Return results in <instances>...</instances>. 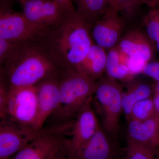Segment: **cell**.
Returning a JSON list of instances; mask_svg holds the SVG:
<instances>
[{"instance_id":"obj_1","label":"cell","mask_w":159,"mask_h":159,"mask_svg":"<svg viewBox=\"0 0 159 159\" xmlns=\"http://www.w3.org/2000/svg\"><path fill=\"white\" fill-rule=\"evenodd\" d=\"M38 41L61 71H77L94 43L90 27L76 11Z\"/></svg>"},{"instance_id":"obj_2","label":"cell","mask_w":159,"mask_h":159,"mask_svg":"<svg viewBox=\"0 0 159 159\" xmlns=\"http://www.w3.org/2000/svg\"><path fill=\"white\" fill-rule=\"evenodd\" d=\"M2 68L9 90L34 86L60 73L38 41L17 43Z\"/></svg>"},{"instance_id":"obj_3","label":"cell","mask_w":159,"mask_h":159,"mask_svg":"<svg viewBox=\"0 0 159 159\" xmlns=\"http://www.w3.org/2000/svg\"><path fill=\"white\" fill-rule=\"evenodd\" d=\"M96 84L97 81L78 71H61L59 103L45 127H60L74 122L82 107L93 97Z\"/></svg>"},{"instance_id":"obj_4","label":"cell","mask_w":159,"mask_h":159,"mask_svg":"<svg viewBox=\"0 0 159 159\" xmlns=\"http://www.w3.org/2000/svg\"><path fill=\"white\" fill-rule=\"evenodd\" d=\"M123 93L117 80L107 74L97 81L93 96L101 116L102 128L113 138H116L119 133Z\"/></svg>"},{"instance_id":"obj_5","label":"cell","mask_w":159,"mask_h":159,"mask_svg":"<svg viewBox=\"0 0 159 159\" xmlns=\"http://www.w3.org/2000/svg\"><path fill=\"white\" fill-rule=\"evenodd\" d=\"M49 29L32 24L8 2L0 1V39L13 43L38 41Z\"/></svg>"},{"instance_id":"obj_6","label":"cell","mask_w":159,"mask_h":159,"mask_svg":"<svg viewBox=\"0 0 159 159\" xmlns=\"http://www.w3.org/2000/svg\"><path fill=\"white\" fill-rule=\"evenodd\" d=\"M36 86L22 87L9 89L6 116L22 126L33 128L37 117Z\"/></svg>"},{"instance_id":"obj_7","label":"cell","mask_w":159,"mask_h":159,"mask_svg":"<svg viewBox=\"0 0 159 159\" xmlns=\"http://www.w3.org/2000/svg\"><path fill=\"white\" fill-rule=\"evenodd\" d=\"M44 131L9 159H50L65 144V127H44Z\"/></svg>"},{"instance_id":"obj_8","label":"cell","mask_w":159,"mask_h":159,"mask_svg":"<svg viewBox=\"0 0 159 159\" xmlns=\"http://www.w3.org/2000/svg\"><path fill=\"white\" fill-rule=\"evenodd\" d=\"M20 125L7 116L0 120V159H9L18 151L43 133Z\"/></svg>"},{"instance_id":"obj_9","label":"cell","mask_w":159,"mask_h":159,"mask_svg":"<svg viewBox=\"0 0 159 159\" xmlns=\"http://www.w3.org/2000/svg\"><path fill=\"white\" fill-rule=\"evenodd\" d=\"M23 14L29 21L51 29L59 25L67 14L56 0H18Z\"/></svg>"},{"instance_id":"obj_10","label":"cell","mask_w":159,"mask_h":159,"mask_svg":"<svg viewBox=\"0 0 159 159\" xmlns=\"http://www.w3.org/2000/svg\"><path fill=\"white\" fill-rule=\"evenodd\" d=\"M126 21L117 11L109 9L91 27L93 41L105 50L116 47L124 33Z\"/></svg>"},{"instance_id":"obj_11","label":"cell","mask_w":159,"mask_h":159,"mask_svg":"<svg viewBox=\"0 0 159 159\" xmlns=\"http://www.w3.org/2000/svg\"><path fill=\"white\" fill-rule=\"evenodd\" d=\"M59 74L43 80L35 85L38 111L33 128L41 130L57 109L60 99Z\"/></svg>"},{"instance_id":"obj_12","label":"cell","mask_w":159,"mask_h":159,"mask_svg":"<svg viewBox=\"0 0 159 159\" xmlns=\"http://www.w3.org/2000/svg\"><path fill=\"white\" fill-rule=\"evenodd\" d=\"M93 97L79 111L73 122L69 147L74 158L75 155L93 137L99 125L92 107Z\"/></svg>"},{"instance_id":"obj_13","label":"cell","mask_w":159,"mask_h":159,"mask_svg":"<svg viewBox=\"0 0 159 159\" xmlns=\"http://www.w3.org/2000/svg\"><path fill=\"white\" fill-rule=\"evenodd\" d=\"M152 43L145 31L133 29L124 33L117 47L127 56L140 57L148 63L153 57Z\"/></svg>"},{"instance_id":"obj_14","label":"cell","mask_w":159,"mask_h":159,"mask_svg":"<svg viewBox=\"0 0 159 159\" xmlns=\"http://www.w3.org/2000/svg\"><path fill=\"white\" fill-rule=\"evenodd\" d=\"M110 137L99 125L90 140L75 155L74 159H113L117 148Z\"/></svg>"},{"instance_id":"obj_15","label":"cell","mask_w":159,"mask_h":159,"mask_svg":"<svg viewBox=\"0 0 159 159\" xmlns=\"http://www.w3.org/2000/svg\"><path fill=\"white\" fill-rule=\"evenodd\" d=\"M127 140L154 151L159 146V115L143 121L128 122Z\"/></svg>"},{"instance_id":"obj_16","label":"cell","mask_w":159,"mask_h":159,"mask_svg":"<svg viewBox=\"0 0 159 159\" xmlns=\"http://www.w3.org/2000/svg\"><path fill=\"white\" fill-rule=\"evenodd\" d=\"M107 53L105 49L93 43L77 71L97 81L106 72Z\"/></svg>"},{"instance_id":"obj_17","label":"cell","mask_w":159,"mask_h":159,"mask_svg":"<svg viewBox=\"0 0 159 159\" xmlns=\"http://www.w3.org/2000/svg\"><path fill=\"white\" fill-rule=\"evenodd\" d=\"M127 89L122 97V111L129 122L134 105L142 99L151 97L154 93L153 87L145 81L134 80L129 81Z\"/></svg>"},{"instance_id":"obj_18","label":"cell","mask_w":159,"mask_h":159,"mask_svg":"<svg viewBox=\"0 0 159 159\" xmlns=\"http://www.w3.org/2000/svg\"><path fill=\"white\" fill-rule=\"evenodd\" d=\"M128 56L121 52L117 47L108 50L106 72L109 77L116 80L128 82L133 79L126 65Z\"/></svg>"},{"instance_id":"obj_19","label":"cell","mask_w":159,"mask_h":159,"mask_svg":"<svg viewBox=\"0 0 159 159\" xmlns=\"http://www.w3.org/2000/svg\"><path fill=\"white\" fill-rule=\"evenodd\" d=\"M77 14L92 27L109 8L110 0H74Z\"/></svg>"},{"instance_id":"obj_20","label":"cell","mask_w":159,"mask_h":159,"mask_svg":"<svg viewBox=\"0 0 159 159\" xmlns=\"http://www.w3.org/2000/svg\"><path fill=\"white\" fill-rule=\"evenodd\" d=\"M157 114L153 99L152 97H149L140 100L134 105L131 112L129 121H145L152 118Z\"/></svg>"},{"instance_id":"obj_21","label":"cell","mask_w":159,"mask_h":159,"mask_svg":"<svg viewBox=\"0 0 159 159\" xmlns=\"http://www.w3.org/2000/svg\"><path fill=\"white\" fill-rule=\"evenodd\" d=\"M143 0H110L109 9L117 11L127 20L134 16Z\"/></svg>"},{"instance_id":"obj_22","label":"cell","mask_w":159,"mask_h":159,"mask_svg":"<svg viewBox=\"0 0 159 159\" xmlns=\"http://www.w3.org/2000/svg\"><path fill=\"white\" fill-rule=\"evenodd\" d=\"M144 31L153 43H159V10L150 9L144 17Z\"/></svg>"},{"instance_id":"obj_23","label":"cell","mask_w":159,"mask_h":159,"mask_svg":"<svg viewBox=\"0 0 159 159\" xmlns=\"http://www.w3.org/2000/svg\"><path fill=\"white\" fill-rule=\"evenodd\" d=\"M154 151L127 140L125 159H155Z\"/></svg>"},{"instance_id":"obj_24","label":"cell","mask_w":159,"mask_h":159,"mask_svg":"<svg viewBox=\"0 0 159 159\" xmlns=\"http://www.w3.org/2000/svg\"><path fill=\"white\" fill-rule=\"evenodd\" d=\"M147 63L140 57L128 56L126 64L131 74L134 76L137 74L142 73L143 68Z\"/></svg>"},{"instance_id":"obj_25","label":"cell","mask_w":159,"mask_h":159,"mask_svg":"<svg viewBox=\"0 0 159 159\" xmlns=\"http://www.w3.org/2000/svg\"><path fill=\"white\" fill-rule=\"evenodd\" d=\"M17 43L0 39V67L3 66Z\"/></svg>"},{"instance_id":"obj_26","label":"cell","mask_w":159,"mask_h":159,"mask_svg":"<svg viewBox=\"0 0 159 159\" xmlns=\"http://www.w3.org/2000/svg\"><path fill=\"white\" fill-rule=\"evenodd\" d=\"M142 74L159 82V61H150L147 63L143 68Z\"/></svg>"},{"instance_id":"obj_27","label":"cell","mask_w":159,"mask_h":159,"mask_svg":"<svg viewBox=\"0 0 159 159\" xmlns=\"http://www.w3.org/2000/svg\"><path fill=\"white\" fill-rule=\"evenodd\" d=\"M50 159H74L69 147V139Z\"/></svg>"},{"instance_id":"obj_28","label":"cell","mask_w":159,"mask_h":159,"mask_svg":"<svg viewBox=\"0 0 159 159\" xmlns=\"http://www.w3.org/2000/svg\"><path fill=\"white\" fill-rule=\"evenodd\" d=\"M8 91L0 92V120L7 113Z\"/></svg>"},{"instance_id":"obj_29","label":"cell","mask_w":159,"mask_h":159,"mask_svg":"<svg viewBox=\"0 0 159 159\" xmlns=\"http://www.w3.org/2000/svg\"><path fill=\"white\" fill-rule=\"evenodd\" d=\"M59 5L64 9L67 14H70L75 11L73 5L74 0H56Z\"/></svg>"},{"instance_id":"obj_30","label":"cell","mask_w":159,"mask_h":159,"mask_svg":"<svg viewBox=\"0 0 159 159\" xmlns=\"http://www.w3.org/2000/svg\"><path fill=\"white\" fill-rule=\"evenodd\" d=\"M9 91L8 83L4 75L2 67H0V92Z\"/></svg>"},{"instance_id":"obj_31","label":"cell","mask_w":159,"mask_h":159,"mask_svg":"<svg viewBox=\"0 0 159 159\" xmlns=\"http://www.w3.org/2000/svg\"><path fill=\"white\" fill-rule=\"evenodd\" d=\"M143 3L149 6L150 9L159 10V0H143Z\"/></svg>"},{"instance_id":"obj_32","label":"cell","mask_w":159,"mask_h":159,"mask_svg":"<svg viewBox=\"0 0 159 159\" xmlns=\"http://www.w3.org/2000/svg\"><path fill=\"white\" fill-rule=\"evenodd\" d=\"M152 99L157 113L159 115V93H154Z\"/></svg>"},{"instance_id":"obj_33","label":"cell","mask_w":159,"mask_h":159,"mask_svg":"<svg viewBox=\"0 0 159 159\" xmlns=\"http://www.w3.org/2000/svg\"><path fill=\"white\" fill-rule=\"evenodd\" d=\"M153 87L154 93H159V82H156Z\"/></svg>"},{"instance_id":"obj_34","label":"cell","mask_w":159,"mask_h":159,"mask_svg":"<svg viewBox=\"0 0 159 159\" xmlns=\"http://www.w3.org/2000/svg\"><path fill=\"white\" fill-rule=\"evenodd\" d=\"M157 48L159 52V43H156Z\"/></svg>"}]
</instances>
